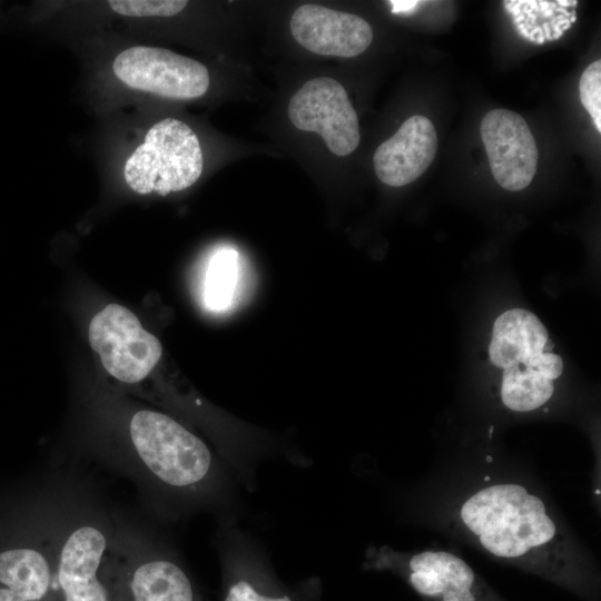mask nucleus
<instances>
[{
	"label": "nucleus",
	"instance_id": "obj_8",
	"mask_svg": "<svg viewBox=\"0 0 601 601\" xmlns=\"http://www.w3.org/2000/svg\"><path fill=\"white\" fill-rule=\"evenodd\" d=\"M404 570L408 584L424 601H509L464 560L446 551L413 554Z\"/></svg>",
	"mask_w": 601,
	"mask_h": 601
},
{
	"label": "nucleus",
	"instance_id": "obj_3",
	"mask_svg": "<svg viewBox=\"0 0 601 601\" xmlns=\"http://www.w3.org/2000/svg\"><path fill=\"white\" fill-rule=\"evenodd\" d=\"M129 431L140 460L166 484L185 487L207 475L211 464L208 447L168 415L139 411L132 416Z\"/></svg>",
	"mask_w": 601,
	"mask_h": 601
},
{
	"label": "nucleus",
	"instance_id": "obj_1",
	"mask_svg": "<svg viewBox=\"0 0 601 601\" xmlns=\"http://www.w3.org/2000/svg\"><path fill=\"white\" fill-rule=\"evenodd\" d=\"M465 530L487 553L589 594L591 579L574 565L543 501L519 484L501 483L472 494L460 509Z\"/></svg>",
	"mask_w": 601,
	"mask_h": 601
},
{
	"label": "nucleus",
	"instance_id": "obj_19",
	"mask_svg": "<svg viewBox=\"0 0 601 601\" xmlns=\"http://www.w3.org/2000/svg\"><path fill=\"white\" fill-rule=\"evenodd\" d=\"M420 3V1H391L394 13L410 12Z\"/></svg>",
	"mask_w": 601,
	"mask_h": 601
},
{
	"label": "nucleus",
	"instance_id": "obj_21",
	"mask_svg": "<svg viewBox=\"0 0 601 601\" xmlns=\"http://www.w3.org/2000/svg\"><path fill=\"white\" fill-rule=\"evenodd\" d=\"M555 3L562 6V7H568V6H573L575 7L578 1H564V0H559L556 1Z\"/></svg>",
	"mask_w": 601,
	"mask_h": 601
},
{
	"label": "nucleus",
	"instance_id": "obj_18",
	"mask_svg": "<svg viewBox=\"0 0 601 601\" xmlns=\"http://www.w3.org/2000/svg\"><path fill=\"white\" fill-rule=\"evenodd\" d=\"M50 594L26 593L0 585V601H47Z\"/></svg>",
	"mask_w": 601,
	"mask_h": 601
},
{
	"label": "nucleus",
	"instance_id": "obj_5",
	"mask_svg": "<svg viewBox=\"0 0 601 601\" xmlns=\"http://www.w3.org/2000/svg\"><path fill=\"white\" fill-rule=\"evenodd\" d=\"M89 343L106 371L124 383L144 380L162 352L158 338L144 329L131 311L118 304L106 306L92 317Z\"/></svg>",
	"mask_w": 601,
	"mask_h": 601
},
{
	"label": "nucleus",
	"instance_id": "obj_16",
	"mask_svg": "<svg viewBox=\"0 0 601 601\" xmlns=\"http://www.w3.org/2000/svg\"><path fill=\"white\" fill-rule=\"evenodd\" d=\"M580 100L601 132V60L589 65L579 81Z\"/></svg>",
	"mask_w": 601,
	"mask_h": 601
},
{
	"label": "nucleus",
	"instance_id": "obj_9",
	"mask_svg": "<svg viewBox=\"0 0 601 601\" xmlns=\"http://www.w3.org/2000/svg\"><path fill=\"white\" fill-rule=\"evenodd\" d=\"M290 31L305 49L342 58L358 56L373 40V30L366 20L321 4L298 7L292 14Z\"/></svg>",
	"mask_w": 601,
	"mask_h": 601
},
{
	"label": "nucleus",
	"instance_id": "obj_27",
	"mask_svg": "<svg viewBox=\"0 0 601 601\" xmlns=\"http://www.w3.org/2000/svg\"><path fill=\"white\" fill-rule=\"evenodd\" d=\"M577 20V17H575V12H572V16L571 18L569 19V21L572 23Z\"/></svg>",
	"mask_w": 601,
	"mask_h": 601
},
{
	"label": "nucleus",
	"instance_id": "obj_11",
	"mask_svg": "<svg viewBox=\"0 0 601 601\" xmlns=\"http://www.w3.org/2000/svg\"><path fill=\"white\" fill-rule=\"evenodd\" d=\"M106 544L105 534L92 525H82L68 536L57 571L62 601H110L98 575Z\"/></svg>",
	"mask_w": 601,
	"mask_h": 601
},
{
	"label": "nucleus",
	"instance_id": "obj_2",
	"mask_svg": "<svg viewBox=\"0 0 601 601\" xmlns=\"http://www.w3.org/2000/svg\"><path fill=\"white\" fill-rule=\"evenodd\" d=\"M199 140L184 121L165 118L152 125L124 167L126 184L136 193L166 196L194 185L203 173Z\"/></svg>",
	"mask_w": 601,
	"mask_h": 601
},
{
	"label": "nucleus",
	"instance_id": "obj_25",
	"mask_svg": "<svg viewBox=\"0 0 601 601\" xmlns=\"http://www.w3.org/2000/svg\"><path fill=\"white\" fill-rule=\"evenodd\" d=\"M514 1H504L506 10L511 12Z\"/></svg>",
	"mask_w": 601,
	"mask_h": 601
},
{
	"label": "nucleus",
	"instance_id": "obj_12",
	"mask_svg": "<svg viewBox=\"0 0 601 601\" xmlns=\"http://www.w3.org/2000/svg\"><path fill=\"white\" fill-rule=\"evenodd\" d=\"M550 344L545 326L533 313L513 308L495 319L489 356L493 365L503 370L539 368L545 352L552 351Z\"/></svg>",
	"mask_w": 601,
	"mask_h": 601
},
{
	"label": "nucleus",
	"instance_id": "obj_6",
	"mask_svg": "<svg viewBox=\"0 0 601 601\" xmlns=\"http://www.w3.org/2000/svg\"><path fill=\"white\" fill-rule=\"evenodd\" d=\"M288 117L297 129L321 135L336 156L352 154L359 144L356 111L343 85L331 77L305 82L290 98Z\"/></svg>",
	"mask_w": 601,
	"mask_h": 601
},
{
	"label": "nucleus",
	"instance_id": "obj_23",
	"mask_svg": "<svg viewBox=\"0 0 601 601\" xmlns=\"http://www.w3.org/2000/svg\"><path fill=\"white\" fill-rule=\"evenodd\" d=\"M538 33H539V37L535 38V42L539 43V45H541V43L544 42V36H543V30H542V28H540V30L538 31Z\"/></svg>",
	"mask_w": 601,
	"mask_h": 601
},
{
	"label": "nucleus",
	"instance_id": "obj_20",
	"mask_svg": "<svg viewBox=\"0 0 601 601\" xmlns=\"http://www.w3.org/2000/svg\"><path fill=\"white\" fill-rule=\"evenodd\" d=\"M538 4H539L540 12L543 13L544 11H546L550 8L551 2L550 1H538Z\"/></svg>",
	"mask_w": 601,
	"mask_h": 601
},
{
	"label": "nucleus",
	"instance_id": "obj_4",
	"mask_svg": "<svg viewBox=\"0 0 601 601\" xmlns=\"http://www.w3.org/2000/svg\"><path fill=\"white\" fill-rule=\"evenodd\" d=\"M112 71L119 81L134 90L176 100L201 97L210 82L203 63L158 47L125 49L114 59Z\"/></svg>",
	"mask_w": 601,
	"mask_h": 601
},
{
	"label": "nucleus",
	"instance_id": "obj_24",
	"mask_svg": "<svg viewBox=\"0 0 601 601\" xmlns=\"http://www.w3.org/2000/svg\"><path fill=\"white\" fill-rule=\"evenodd\" d=\"M522 20H524V16H523V13L521 12L518 17L514 18V23H515V24H516V23L519 24V23H521Z\"/></svg>",
	"mask_w": 601,
	"mask_h": 601
},
{
	"label": "nucleus",
	"instance_id": "obj_17",
	"mask_svg": "<svg viewBox=\"0 0 601 601\" xmlns=\"http://www.w3.org/2000/svg\"><path fill=\"white\" fill-rule=\"evenodd\" d=\"M225 601H292L288 597L272 598L259 594L248 582L238 581L230 587Z\"/></svg>",
	"mask_w": 601,
	"mask_h": 601
},
{
	"label": "nucleus",
	"instance_id": "obj_10",
	"mask_svg": "<svg viewBox=\"0 0 601 601\" xmlns=\"http://www.w3.org/2000/svg\"><path fill=\"white\" fill-rule=\"evenodd\" d=\"M436 149L437 136L432 121L421 115L412 116L377 147L373 156L375 174L385 185L405 186L424 174Z\"/></svg>",
	"mask_w": 601,
	"mask_h": 601
},
{
	"label": "nucleus",
	"instance_id": "obj_15",
	"mask_svg": "<svg viewBox=\"0 0 601 601\" xmlns=\"http://www.w3.org/2000/svg\"><path fill=\"white\" fill-rule=\"evenodd\" d=\"M107 3L115 13L136 18L171 17L187 6V1L181 0H112Z\"/></svg>",
	"mask_w": 601,
	"mask_h": 601
},
{
	"label": "nucleus",
	"instance_id": "obj_13",
	"mask_svg": "<svg viewBox=\"0 0 601 601\" xmlns=\"http://www.w3.org/2000/svg\"><path fill=\"white\" fill-rule=\"evenodd\" d=\"M129 589L132 601H194L188 577L167 560L138 565L131 574Z\"/></svg>",
	"mask_w": 601,
	"mask_h": 601
},
{
	"label": "nucleus",
	"instance_id": "obj_22",
	"mask_svg": "<svg viewBox=\"0 0 601 601\" xmlns=\"http://www.w3.org/2000/svg\"><path fill=\"white\" fill-rule=\"evenodd\" d=\"M542 30H544L545 36H546V39L552 40L551 33H550L551 30H550L549 23L545 22V23L543 24V29H542Z\"/></svg>",
	"mask_w": 601,
	"mask_h": 601
},
{
	"label": "nucleus",
	"instance_id": "obj_7",
	"mask_svg": "<svg viewBox=\"0 0 601 601\" xmlns=\"http://www.w3.org/2000/svg\"><path fill=\"white\" fill-rule=\"evenodd\" d=\"M480 132L496 183L510 191L528 187L536 171L539 152L524 118L512 110L493 109L483 117Z\"/></svg>",
	"mask_w": 601,
	"mask_h": 601
},
{
	"label": "nucleus",
	"instance_id": "obj_14",
	"mask_svg": "<svg viewBox=\"0 0 601 601\" xmlns=\"http://www.w3.org/2000/svg\"><path fill=\"white\" fill-rule=\"evenodd\" d=\"M238 255L233 249H221L210 259L204 279V303L209 311L228 309L238 286Z\"/></svg>",
	"mask_w": 601,
	"mask_h": 601
},
{
	"label": "nucleus",
	"instance_id": "obj_26",
	"mask_svg": "<svg viewBox=\"0 0 601 601\" xmlns=\"http://www.w3.org/2000/svg\"><path fill=\"white\" fill-rule=\"evenodd\" d=\"M520 33L525 38H529L530 31L526 28H523L520 30Z\"/></svg>",
	"mask_w": 601,
	"mask_h": 601
}]
</instances>
